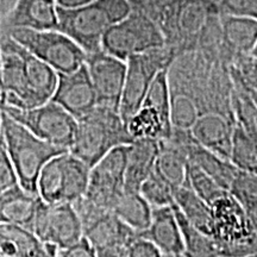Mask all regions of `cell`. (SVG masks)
Wrapping results in <instances>:
<instances>
[{"instance_id": "obj_14", "label": "cell", "mask_w": 257, "mask_h": 257, "mask_svg": "<svg viewBox=\"0 0 257 257\" xmlns=\"http://www.w3.org/2000/svg\"><path fill=\"white\" fill-rule=\"evenodd\" d=\"M32 232L43 244L67 249L83 238L81 219L73 204L49 202L41 199Z\"/></svg>"}, {"instance_id": "obj_6", "label": "cell", "mask_w": 257, "mask_h": 257, "mask_svg": "<svg viewBox=\"0 0 257 257\" xmlns=\"http://www.w3.org/2000/svg\"><path fill=\"white\" fill-rule=\"evenodd\" d=\"M211 237L219 257H246L257 251V224L229 192L211 204Z\"/></svg>"}, {"instance_id": "obj_50", "label": "cell", "mask_w": 257, "mask_h": 257, "mask_svg": "<svg viewBox=\"0 0 257 257\" xmlns=\"http://www.w3.org/2000/svg\"><path fill=\"white\" fill-rule=\"evenodd\" d=\"M213 2H216V3H219V2H220V0H213Z\"/></svg>"}, {"instance_id": "obj_15", "label": "cell", "mask_w": 257, "mask_h": 257, "mask_svg": "<svg viewBox=\"0 0 257 257\" xmlns=\"http://www.w3.org/2000/svg\"><path fill=\"white\" fill-rule=\"evenodd\" d=\"M126 146L114 148L91 167L85 198L96 207L111 211L124 192Z\"/></svg>"}, {"instance_id": "obj_22", "label": "cell", "mask_w": 257, "mask_h": 257, "mask_svg": "<svg viewBox=\"0 0 257 257\" xmlns=\"http://www.w3.org/2000/svg\"><path fill=\"white\" fill-rule=\"evenodd\" d=\"M160 141L137 138L126 146L125 191L140 192L141 186L155 169Z\"/></svg>"}, {"instance_id": "obj_13", "label": "cell", "mask_w": 257, "mask_h": 257, "mask_svg": "<svg viewBox=\"0 0 257 257\" xmlns=\"http://www.w3.org/2000/svg\"><path fill=\"white\" fill-rule=\"evenodd\" d=\"M3 111L41 140L66 150L72 147L76 119L56 102L50 100L28 110L3 104Z\"/></svg>"}, {"instance_id": "obj_7", "label": "cell", "mask_w": 257, "mask_h": 257, "mask_svg": "<svg viewBox=\"0 0 257 257\" xmlns=\"http://www.w3.org/2000/svg\"><path fill=\"white\" fill-rule=\"evenodd\" d=\"M91 167L69 152L54 156L42 168L37 194L42 200L74 204L85 197Z\"/></svg>"}, {"instance_id": "obj_29", "label": "cell", "mask_w": 257, "mask_h": 257, "mask_svg": "<svg viewBox=\"0 0 257 257\" xmlns=\"http://www.w3.org/2000/svg\"><path fill=\"white\" fill-rule=\"evenodd\" d=\"M232 86L257 104V56L253 54L234 59L229 66Z\"/></svg>"}, {"instance_id": "obj_21", "label": "cell", "mask_w": 257, "mask_h": 257, "mask_svg": "<svg viewBox=\"0 0 257 257\" xmlns=\"http://www.w3.org/2000/svg\"><path fill=\"white\" fill-rule=\"evenodd\" d=\"M138 234L155 244L166 255L182 257L184 243L181 227L173 205L153 208V217L149 226Z\"/></svg>"}, {"instance_id": "obj_31", "label": "cell", "mask_w": 257, "mask_h": 257, "mask_svg": "<svg viewBox=\"0 0 257 257\" xmlns=\"http://www.w3.org/2000/svg\"><path fill=\"white\" fill-rule=\"evenodd\" d=\"M230 162L240 172L257 174V141L234 125Z\"/></svg>"}, {"instance_id": "obj_32", "label": "cell", "mask_w": 257, "mask_h": 257, "mask_svg": "<svg viewBox=\"0 0 257 257\" xmlns=\"http://www.w3.org/2000/svg\"><path fill=\"white\" fill-rule=\"evenodd\" d=\"M233 87V86H232ZM231 110L234 121L245 134L257 141V104L248 95L232 88Z\"/></svg>"}, {"instance_id": "obj_17", "label": "cell", "mask_w": 257, "mask_h": 257, "mask_svg": "<svg viewBox=\"0 0 257 257\" xmlns=\"http://www.w3.org/2000/svg\"><path fill=\"white\" fill-rule=\"evenodd\" d=\"M57 75L59 79L51 101L59 104L75 119L88 113L98 105L86 63L72 73Z\"/></svg>"}, {"instance_id": "obj_44", "label": "cell", "mask_w": 257, "mask_h": 257, "mask_svg": "<svg viewBox=\"0 0 257 257\" xmlns=\"http://www.w3.org/2000/svg\"><path fill=\"white\" fill-rule=\"evenodd\" d=\"M35 257H54V256H53V255H50V253L47 251L46 246H44V250H43V251H41L40 253H38L37 256H35Z\"/></svg>"}, {"instance_id": "obj_26", "label": "cell", "mask_w": 257, "mask_h": 257, "mask_svg": "<svg viewBox=\"0 0 257 257\" xmlns=\"http://www.w3.org/2000/svg\"><path fill=\"white\" fill-rule=\"evenodd\" d=\"M111 212L117 216L127 226L142 232L149 226L153 217V207L137 191H125L115 201Z\"/></svg>"}, {"instance_id": "obj_33", "label": "cell", "mask_w": 257, "mask_h": 257, "mask_svg": "<svg viewBox=\"0 0 257 257\" xmlns=\"http://www.w3.org/2000/svg\"><path fill=\"white\" fill-rule=\"evenodd\" d=\"M186 184L197 193L202 200L210 205L217 199H219L221 195H224L225 193H227L226 189L221 187L216 180L212 179L204 170L191 162H188Z\"/></svg>"}, {"instance_id": "obj_5", "label": "cell", "mask_w": 257, "mask_h": 257, "mask_svg": "<svg viewBox=\"0 0 257 257\" xmlns=\"http://www.w3.org/2000/svg\"><path fill=\"white\" fill-rule=\"evenodd\" d=\"M2 135L18 184L37 194V180L42 168L54 156L68 150L38 138L4 111L2 113Z\"/></svg>"}, {"instance_id": "obj_42", "label": "cell", "mask_w": 257, "mask_h": 257, "mask_svg": "<svg viewBox=\"0 0 257 257\" xmlns=\"http://www.w3.org/2000/svg\"><path fill=\"white\" fill-rule=\"evenodd\" d=\"M245 208L246 211H248L249 216L251 217V219L255 221V224H257V202L249 205V206H246Z\"/></svg>"}, {"instance_id": "obj_20", "label": "cell", "mask_w": 257, "mask_h": 257, "mask_svg": "<svg viewBox=\"0 0 257 257\" xmlns=\"http://www.w3.org/2000/svg\"><path fill=\"white\" fill-rule=\"evenodd\" d=\"M57 9L56 0H16L12 11L0 24V31L14 29L56 30Z\"/></svg>"}, {"instance_id": "obj_46", "label": "cell", "mask_w": 257, "mask_h": 257, "mask_svg": "<svg viewBox=\"0 0 257 257\" xmlns=\"http://www.w3.org/2000/svg\"><path fill=\"white\" fill-rule=\"evenodd\" d=\"M2 113H3V101L0 102V136H2Z\"/></svg>"}, {"instance_id": "obj_47", "label": "cell", "mask_w": 257, "mask_h": 257, "mask_svg": "<svg viewBox=\"0 0 257 257\" xmlns=\"http://www.w3.org/2000/svg\"><path fill=\"white\" fill-rule=\"evenodd\" d=\"M246 257H257V251H256V252H253V253H251V255L246 256Z\"/></svg>"}, {"instance_id": "obj_24", "label": "cell", "mask_w": 257, "mask_h": 257, "mask_svg": "<svg viewBox=\"0 0 257 257\" xmlns=\"http://www.w3.org/2000/svg\"><path fill=\"white\" fill-rule=\"evenodd\" d=\"M44 250L36 234L17 225L0 224V256L35 257Z\"/></svg>"}, {"instance_id": "obj_27", "label": "cell", "mask_w": 257, "mask_h": 257, "mask_svg": "<svg viewBox=\"0 0 257 257\" xmlns=\"http://www.w3.org/2000/svg\"><path fill=\"white\" fill-rule=\"evenodd\" d=\"M174 205L189 223L211 236L213 225L211 205L202 200L187 184L175 191Z\"/></svg>"}, {"instance_id": "obj_37", "label": "cell", "mask_w": 257, "mask_h": 257, "mask_svg": "<svg viewBox=\"0 0 257 257\" xmlns=\"http://www.w3.org/2000/svg\"><path fill=\"white\" fill-rule=\"evenodd\" d=\"M18 184L17 175H16L11 161L9 159L6 152L4 138L0 136V194L12 186Z\"/></svg>"}, {"instance_id": "obj_25", "label": "cell", "mask_w": 257, "mask_h": 257, "mask_svg": "<svg viewBox=\"0 0 257 257\" xmlns=\"http://www.w3.org/2000/svg\"><path fill=\"white\" fill-rule=\"evenodd\" d=\"M188 162L204 170L227 192H229L231 182L238 172V169L230 162V160L210 152L206 148L198 144L194 140L188 147Z\"/></svg>"}, {"instance_id": "obj_49", "label": "cell", "mask_w": 257, "mask_h": 257, "mask_svg": "<svg viewBox=\"0 0 257 257\" xmlns=\"http://www.w3.org/2000/svg\"><path fill=\"white\" fill-rule=\"evenodd\" d=\"M2 87H0V102H2Z\"/></svg>"}, {"instance_id": "obj_23", "label": "cell", "mask_w": 257, "mask_h": 257, "mask_svg": "<svg viewBox=\"0 0 257 257\" xmlns=\"http://www.w3.org/2000/svg\"><path fill=\"white\" fill-rule=\"evenodd\" d=\"M41 198L17 184L0 194V224L17 225L32 231Z\"/></svg>"}, {"instance_id": "obj_4", "label": "cell", "mask_w": 257, "mask_h": 257, "mask_svg": "<svg viewBox=\"0 0 257 257\" xmlns=\"http://www.w3.org/2000/svg\"><path fill=\"white\" fill-rule=\"evenodd\" d=\"M134 141L117 108L96 105L76 119L75 135L69 152L93 167L114 148Z\"/></svg>"}, {"instance_id": "obj_9", "label": "cell", "mask_w": 257, "mask_h": 257, "mask_svg": "<svg viewBox=\"0 0 257 257\" xmlns=\"http://www.w3.org/2000/svg\"><path fill=\"white\" fill-rule=\"evenodd\" d=\"M101 47L106 53L126 61L137 54L165 47V38L155 22L142 10L133 6L126 17L108 29Z\"/></svg>"}, {"instance_id": "obj_51", "label": "cell", "mask_w": 257, "mask_h": 257, "mask_svg": "<svg viewBox=\"0 0 257 257\" xmlns=\"http://www.w3.org/2000/svg\"><path fill=\"white\" fill-rule=\"evenodd\" d=\"M0 257H5V256H0Z\"/></svg>"}, {"instance_id": "obj_16", "label": "cell", "mask_w": 257, "mask_h": 257, "mask_svg": "<svg viewBox=\"0 0 257 257\" xmlns=\"http://www.w3.org/2000/svg\"><path fill=\"white\" fill-rule=\"evenodd\" d=\"M86 67L95 91L96 104L119 110L126 62L100 50L87 54Z\"/></svg>"}, {"instance_id": "obj_48", "label": "cell", "mask_w": 257, "mask_h": 257, "mask_svg": "<svg viewBox=\"0 0 257 257\" xmlns=\"http://www.w3.org/2000/svg\"><path fill=\"white\" fill-rule=\"evenodd\" d=\"M252 54H253V55H256V56H257V47L255 48V50H253V53H252Z\"/></svg>"}, {"instance_id": "obj_34", "label": "cell", "mask_w": 257, "mask_h": 257, "mask_svg": "<svg viewBox=\"0 0 257 257\" xmlns=\"http://www.w3.org/2000/svg\"><path fill=\"white\" fill-rule=\"evenodd\" d=\"M140 193L153 208L172 206L174 204L175 189L155 170L141 186Z\"/></svg>"}, {"instance_id": "obj_8", "label": "cell", "mask_w": 257, "mask_h": 257, "mask_svg": "<svg viewBox=\"0 0 257 257\" xmlns=\"http://www.w3.org/2000/svg\"><path fill=\"white\" fill-rule=\"evenodd\" d=\"M57 74L72 73L86 63L87 53L59 30L14 29L4 31Z\"/></svg>"}, {"instance_id": "obj_43", "label": "cell", "mask_w": 257, "mask_h": 257, "mask_svg": "<svg viewBox=\"0 0 257 257\" xmlns=\"http://www.w3.org/2000/svg\"><path fill=\"white\" fill-rule=\"evenodd\" d=\"M98 257H125L121 253H115V252H100V253H96Z\"/></svg>"}, {"instance_id": "obj_38", "label": "cell", "mask_w": 257, "mask_h": 257, "mask_svg": "<svg viewBox=\"0 0 257 257\" xmlns=\"http://www.w3.org/2000/svg\"><path fill=\"white\" fill-rule=\"evenodd\" d=\"M166 253H163L157 248L155 244L150 242L140 234L135 238L133 243L130 244L126 250L125 257H166Z\"/></svg>"}, {"instance_id": "obj_40", "label": "cell", "mask_w": 257, "mask_h": 257, "mask_svg": "<svg viewBox=\"0 0 257 257\" xmlns=\"http://www.w3.org/2000/svg\"><path fill=\"white\" fill-rule=\"evenodd\" d=\"M16 0H0V24L5 21L10 12L14 9Z\"/></svg>"}, {"instance_id": "obj_30", "label": "cell", "mask_w": 257, "mask_h": 257, "mask_svg": "<svg viewBox=\"0 0 257 257\" xmlns=\"http://www.w3.org/2000/svg\"><path fill=\"white\" fill-rule=\"evenodd\" d=\"M170 119L173 128L189 130L201 114L197 100L187 92L170 88Z\"/></svg>"}, {"instance_id": "obj_3", "label": "cell", "mask_w": 257, "mask_h": 257, "mask_svg": "<svg viewBox=\"0 0 257 257\" xmlns=\"http://www.w3.org/2000/svg\"><path fill=\"white\" fill-rule=\"evenodd\" d=\"M130 0H93L75 9H57V29L87 54L102 50V38L112 25L130 14Z\"/></svg>"}, {"instance_id": "obj_45", "label": "cell", "mask_w": 257, "mask_h": 257, "mask_svg": "<svg viewBox=\"0 0 257 257\" xmlns=\"http://www.w3.org/2000/svg\"><path fill=\"white\" fill-rule=\"evenodd\" d=\"M2 63H3V55H2V47H0V87H2Z\"/></svg>"}, {"instance_id": "obj_36", "label": "cell", "mask_w": 257, "mask_h": 257, "mask_svg": "<svg viewBox=\"0 0 257 257\" xmlns=\"http://www.w3.org/2000/svg\"><path fill=\"white\" fill-rule=\"evenodd\" d=\"M220 15L246 17L257 21V0H220Z\"/></svg>"}, {"instance_id": "obj_35", "label": "cell", "mask_w": 257, "mask_h": 257, "mask_svg": "<svg viewBox=\"0 0 257 257\" xmlns=\"http://www.w3.org/2000/svg\"><path fill=\"white\" fill-rule=\"evenodd\" d=\"M229 193L244 207L255 204L257 202V174L238 170L231 182Z\"/></svg>"}, {"instance_id": "obj_2", "label": "cell", "mask_w": 257, "mask_h": 257, "mask_svg": "<svg viewBox=\"0 0 257 257\" xmlns=\"http://www.w3.org/2000/svg\"><path fill=\"white\" fill-rule=\"evenodd\" d=\"M2 47V101L28 110L50 101L59 75L31 54L8 32L0 31Z\"/></svg>"}, {"instance_id": "obj_1", "label": "cell", "mask_w": 257, "mask_h": 257, "mask_svg": "<svg viewBox=\"0 0 257 257\" xmlns=\"http://www.w3.org/2000/svg\"><path fill=\"white\" fill-rule=\"evenodd\" d=\"M155 22L175 59L201 50L220 59V12L213 0H130ZM221 60V59H220Z\"/></svg>"}, {"instance_id": "obj_10", "label": "cell", "mask_w": 257, "mask_h": 257, "mask_svg": "<svg viewBox=\"0 0 257 257\" xmlns=\"http://www.w3.org/2000/svg\"><path fill=\"white\" fill-rule=\"evenodd\" d=\"M73 205L81 219L83 237L91 243L96 253L126 255L127 248L138 236L136 231L121 221L113 212L96 207L85 197Z\"/></svg>"}, {"instance_id": "obj_39", "label": "cell", "mask_w": 257, "mask_h": 257, "mask_svg": "<svg viewBox=\"0 0 257 257\" xmlns=\"http://www.w3.org/2000/svg\"><path fill=\"white\" fill-rule=\"evenodd\" d=\"M56 257H98V255L91 243L83 237L82 239H80L78 243L69 248L59 250Z\"/></svg>"}, {"instance_id": "obj_41", "label": "cell", "mask_w": 257, "mask_h": 257, "mask_svg": "<svg viewBox=\"0 0 257 257\" xmlns=\"http://www.w3.org/2000/svg\"><path fill=\"white\" fill-rule=\"evenodd\" d=\"M93 0H56L57 6L61 9H75L79 6L86 5Z\"/></svg>"}, {"instance_id": "obj_28", "label": "cell", "mask_w": 257, "mask_h": 257, "mask_svg": "<svg viewBox=\"0 0 257 257\" xmlns=\"http://www.w3.org/2000/svg\"><path fill=\"white\" fill-rule=\"evenodd\" d=\"M174 206L176 217H178L182 233L184 252L182 257H219L214 240L210 234L204 232L194 225L189 223Z\"/></svg>"}, {"instance_id": "obj_12", "label": "cell", "mask_w": 257, "mask_h": 257, "mask_svg": "<svg viewBox=\"0 0 257 257\" xmlns=\"http://www.w3.org/2000/svg\"><path fill=\"white\" fill-rule=\"evenodd\" d=\"M174 59V54L168 48L162 47L137 54L125 61L126 74L119 105L120 115L125 123L142 105L157 74L169 68Z\"/></svg>"}, {"instance_id": "obj_18", "label": "cell", "mask_w": 257, "mask_h": 257, "mask_svg": "<svg viewBox=\"0 0 257 257\" xmlns=\"http://www.w3.org/2000/svg\"><path fill=\"white\" fill-rule=\"evenodd\" d=\"M233 115L218 111L202 112L189 128L193 140L210 152L230 160L234 131Z\"/></svg>"}, {"instance_id": "obj_19", "label": "cell", "mask_w": 257, "mask_h": 257, "mask_svg": "<svg viewBox=\"0 0 257 257\" xmlns=\"http://www.w3.org/2000/svg\"><path fill=\"white\" fill-rule=\"evenodd\" d=\"M220 59L230 66L237 57L252 54L257 47V21L220 15Z\"/></svg>"}, {"instance_id": "obj_11", "label": "cell", "mask_w": 257, "mask_h": 257, "mask_svg": "<svg viewBox=\"0 0 257 257\" xmlns=\"http://www.w3.org/2000/svg\"><path fill=\"white\" fill-rule=\"evenodd\" d=\"M126 126L134 140L162 141L172 135L168 68L157 74L142 105L127 119Z\"/></svg>"}]
</instances>
